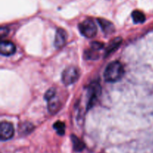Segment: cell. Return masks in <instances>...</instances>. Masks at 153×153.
<instances>
[{"label":"cell","mask_w":153,"mask_h":153,"mask_svg":"<svg viewBox=\"0 0 153 153\" xmlns=\"http://www.w3.org/2000/svg\"><path fill=\"white\" fill-rule=\"evenodd\" d=\"M123 74V66L120 62L114 61L106 67L104 72V77L107 82H115L122 78Z\"/></svg>","instance_id":"obj_1"},{"label":"cell","mask_w":153,"mask_h":153,"mask_svg":"<svg viewBox=\"0 0 153 153\" xmlns=\"http://www.w3.org/2000/svg\"><path fill=\"white\" fill-rule=\"evenodd\" d=\"M79 28L82 34L88 38H94L97 34V28L92 19H86L79 25Z\"/></svg>","instance_id":"obj_2"},{"label":"cell","mask_w":153,"mask_h":153,"mask_svg":"<svg viewBox=\"0 0 153 153\" xmlns=\"http://www.w3.org/2000/svg\"><path fill=\"white\" fill-rule=\"evenodd\" d=\"M79 77V70L74 66L67 68L62 73V81L64 85H71L76 82Z\"/></svg>","instance_id":"obj_3"},{"label":"cell","mask_w":153,"mask_h":153,"mask_svg":"<svg viewBox=\"0 0 153 153\" xmlns=\"http://www.w3.org/2000/svg\"><path fill=\"white\" fill-rule=\"evenodd\" d=\"M102 92L101 86L98 82H91V85L88 87V109L92 107L97 100L98 98L100 97V94Z\"/></svg>","instance_id":"obj_4"},{"label":"cell","mask_w":153,"mask_h":153,"mask_svg":"<svg viewBox=\"0 0 153 153\" xmlns=\"http://www.w3.org/2000/svg\"><path fill=\"white\" fill-rule=\"evenodd\" d=\"M14 134V128L11 123L2 122L0 124V138L2 141L11 139Z\"/></svg>","instance_id":"obj_5"},{"label":"cell","mask_w":153,"mask_h":153,"mask_svg":"<svg viewBox=\"0 0 153 153\" xmlns=\"http://www.w3.org/2000/svg\"><path fill=\"white\" fill-rule=\"evenodd\" d=\"M15 51H16V46L14 44L7 40H1L0 44V52L1 55L8 56L13 55Z\"/></svg>","instance_id":"obj_6"},{"label":"cell","mask_w":153,"mask_h":153,"mask_svg":"<svg viewBox=\"0 0 153 153\" xmlns=\"http://www.w3.org/2000/svg\"><path fill=\"white\" fill-rule=\"evenodd\" d=\"M67 40V34L65 30L63 28H58L56 32L55 38V46L57 48H61L66 44Z\"/></svg>","instance_id":"obj_7"},{"label":"cell","mask_w":153,"mask_h":153,"mask_svg":"<svg viewBox=\"0 0 153 153\" xmlns=\"http://www.w3.org/2000/svg\"><path fill=\"white\" fill-rule=\"evenodd\" d=\"M123 42V39L121 38H115L113 40H111L110 43L108 45L107 48L105 50V56H108L110 54H111L112 52H114L115 50L118 49L120 47V46L121 45Z\"/></svg>","instance_id":"obj_8"},{"label":"cell","mask_w":153,"mask_h":153,"mask_svg":"<svg viewBox=\"0 0 153 153\" xmlns=\"http://www.w3.org/2000/svg\"><path fill=\"white\" fill-rule=\"evenodd\" d=\"M97 21H98L99 24L101 26L102 29L104 32V33L107 34H110L114 32V24L111 22L105 19H102V18H99V19H97Z\"/></svg>","instance_id":"obj_9"},{"label":"cell","mask_w":153,"mask_h":153,"mask_svg":"<svg viewBox=\"0 0 153 153\" xmlns=\"http://www.w3.org/2000/svg\"><path fill=\"white\" fill-rule=\"evenodd\" d=\"M60 109V100L56 97L48 100V110L52 114L56 113Z\"/></svg>","instance_id":"obj_10"},{"label":"cell","mask_w":153,"mask_h":153,"mask_svg":"<svg viewBox=\"0 0 153 153\" xmlns=\"http://www.w3.org/2000/svg\"><path fill=\"white\" fill-rule=\"evenodd\" d=\"M71 140L73 142V149L76 152H82L85 149V144L76 135H71Z\"/></svg>","instance_id":"obj_11"},{"label":"cell","mask_w":153,"mask_h":153,"mask_svg":"<svg viewBox=\"0 0 153 153\" xmlns=\"http://www.w3.org/2000/svg\"><path fill=\"white\" fill-rule=\"evenodd\" d=\"M131 17H132L133 21L135 23H142L146 20L145 14L142 11L138 10H134L131 14Z\"/></svg>","instance_id":"obj_12"},{"label":"cell","mask_w":153,"mask_h":153,"mask_svg":"<svg viewBox=\"0 0 153 153\" xmlns=\"http://www.w3.org/2000/svg\"><path fill=\"white\" fill-rule=\"evenodd\" d=\"M85 57L87 59H97L100 57L99 51L92 49L91 47V49H88L85 50Z\"/></svg>","instance_id":"obj_13"},{"label":"cell","mask_w":153,"mask_h":153,"mask_svg":"<svg viewBox=\"0 0 153 153\" xmlns=\"http://www.w3.org/2000/svg\"><path fill=\"white\" fill-rule=\"evenodd\" d=\"M53 128L56 130L57 133L59 135H64L65 133V124L63 122H56L55 123H54Z\"/></svg>","instance_id":"obj_14"},{"label":"cell","mask_w":153,"mask_h":153,"mask_svg":"<svg viewBox=\"0 0 153 153\" xmlns=\"http://www.w3.org/2000/svg\"><path fill=\"white\" fill-rule=\"evenodd\" d=\"M55 94H56V91H55V88H51L50 89H49L47 92H46V94H45L44 95V98L45 99L48 101V100H49L50 99H52V98L55 97Z\"/></svg>","instance_id":"obj_15"},{"label":"cell","mask_w":153,"mask_h":153,"mask_svg":"<svg viewBox=\"0 0 153 153\" xmlns=\"http://www.w3.org/2000/svg\"><path fill=\"white\" fill-rule=\"evenodd\" d=\"M103 46H104V44H103L102 43H101V42H99V41L92 42L91 44V47L92 48V49L96 50L97 51H100V50L102 49Z\"/></svg>","instance_id":"obj_16"},{"label":"cell","mask_w":153,"mask_h":153,"mask_svg":"<svg viewBox=\"0 0 153 153\" xmlns=\"http://www.w3.org/2000/svg\"><path fill=\"white\" fill-rule=\"evenodd\" d=\"M7 33H8V29L7 28H4V27H1V29H0V34H1V38L7 35Z\"/></svg>","instance_id":"obj_17"}]
</instances>
